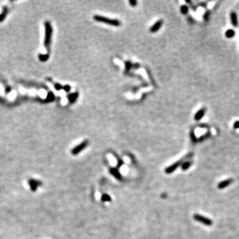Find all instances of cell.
Returning <instances> with one entry per match:
<instances>
[{
	"mask_svg": "<svg viewBox=\"0 0 239 239\" xmlns=\"http://www.w3.org/2000/svg\"><path fill=\"white\" fill-rule=\"evenodd\" d=\"M93 18L94 19L96 20V21L98 22L104 23L110 25H114V26H119V25H120L121 24L120 21L118 19H110V18L105 17L100 15H94Z\"/></svg>",
	"mask_w": 239,
	"mask_h": 239,
	"instance_id": "1",
	"label": "cell"
},
{
	"mask_svg": "<svg viewBox=\"0 0 239 239\" xmlns=\"http://www.w3.org/2000/svg\"><path fill=\"white\" fill-rule=\"evenodd\" d=\"M193 218L195 220H197V221L201 222V223L204 225H207V226H211L213 224V222L211 221V220L204 217V216L196 214L193 216Z\"/></svg>",
	"mask_w": 239,
	"mask_h": 239,
	"instance_id": "2",
	"label": "cell"
},
{
	"mask_svg": "<svg viewBox=\"0 0 239 239\" xmlns=\"http://www.w3.org/2000/svg\"><path fill=\"white\" fill-rule=\"evenodd\" d=\"M50 35H51V27L49 23H47L46 24V39H45V45L49 47L50 44Z\"/></svg>",
	"mask_w": 239,
	"mask_h": 239,
	"instance_id": "3",
	"label": "cell"
},
{
	"mask_svg": "<svg viewBox=\"0 0 239 239\" xmlns=\"http://www.w3.org/2000/svg\"><path fill=\"white\" fill-rule=\"evenodd\" d=\"M88 144V142L87 141V140H86V141H84L83 142H82L81 144L78 145L76 148L73 149V150L72 151V153H73V154H75V155L77 154L78 153H79L80 151H81L84 148H86Z\"/></svg>",
	"mask_w": 239,
	"mask_h": 239,
	"instance_id": "4",
	"label": "cell"
},
{
	"mask_svg": "<svg viewBox=\"0 0 239 239\" xmlns=\"http://www.w3.org/2000/svg\"><path fill=\"white\" fill-rule=\"evenodd\" d=\"M233 183V179H226L224 181H222L218 184V188L220 189H222L226 188L227 187H228L229 185H230L231 183Z\"/></svg>",
	"mask_w": 239,
	"mask_h": 239,
	"instance_id": "5",
	"label": "cell"
},
{
	"mask_svg": "<svg viewBox=\"0 0 239 239\" xmlns=\"http://www.w3.org/2000/svg\"><path fill=\"white\" fill-rule=\"evenodd\" d=\"M162 24H163V21L162 20L157 21L156 22L154 25H153L152 27H151L150 31L152 32V33H154V32H156L157 31H158V30H159L161 28V27H162Z\"/></svg>",
	"mask_w": 239,
	"mask_h": 239,
	"instance_id": "6",
	"label": "cell"
},
{
	"mask_svg": "<svg viewBox=\"0 0 239 239\" xmlns=\"http://www.w3.org/2000/svg\"><path fill=\"white\" fill-rule=\"evenodd\" d=\"M205 112H206V109L204 108L200 109L195 115V120H200V119H201L204 116V114H205Z\"/></svg>",
	"mask_w": 239,
	"mask_h": 239,
	"instance_id": "7",
	"label": "cell"
},
{
	"mask_svg": "<svg viewBox=\"0 0 239 239\" xmlns=\"http://www.w3.org/2000/svg\"><path fill=\"white\" fill-rule=\"evenodd\" d=\"M181 164V162H176L174 164H173L171 166H169L168 168H167L166 169V172L167 173H172V172L174 171Z\"/></svg>",
	"mask_w": 239,
	"mask_h": 239,
	"instance_id": "8",
	"label": "cell"
},
{
	"mask_svg": "<svg viewBox=\"0 0 239 239\" xmlns=\"http://www.w3.org/2000/svg\"><path fill=\"white\" fill-rule=\"evenodd\" d=\"M231 23L233 25H234V27H236L238 25V19H237V15L235 12H231Z\"/></svg>",
	"mask_w": 239,
	"mask_h": 239,
	"instance_id": "9",
	"label": "cell"
},
{
	"mask_svg": "<svg viewBox=\"0 0 239 239\" xmlns=\"http://www.w3.org/2000/svg\"><path fill=\"white\" fill-rule=\"evenodd\" d=\"M234 35H235V31L233 29L227 30L226 33H225V35H226L227 38H232L234 36Z\"/></svg>",
	"mask_w": 239,
	"mask_h": 239,
	"instance_id": "10",
	"label": "cell"
},
{
	"mask_svg": "<svg viewBox=\"0 0 239 239\" xmlns=\"http://www.w3.org/2000/svg\"><path fill=\"white\" fill-rule=\"evenodd\" d=\"M191 163L190 162H187L184 163V164L182 165V169L183 170L188 169L191 166Z\"/></svg>",
	"mask_w": 239,
	"mask_h": 239,
	"instance_id": "11",
	"label": "cell"
},
{
	"mask_svg": "<svg viewBox=\"0 0 239 239\" xmlns=\"http://www.w3.org/2000/svg\"><path fill=\"white\" fill-rule=\"evenodd\" d=\"M181 12L185 14V13H187L188 11V8L186 6H182L181 8Z\"/></svg>",
	"mask_w": 239,
	"mask_h": 239,
	"instance_id": "12",
	"label": "cell"
},
{
	"mask_svg": "<svg viewBox=\"0 0 239 239\" xmlns=\"http://www.w3.org/2000/svg\"><path fill=\"white\" fill-rule=\"evenodd\" d=\"M233 126L234 128H236V129H238L239 128V121H236L234 123Z\"/></svg>",
	"mask_w": 239,
	"mask_h": 239,
	"instance_id": "13",
	"label": "cell"
},
{
	"mask_svg": "<svg viewBox=\"0 0 239 239\" xmlns=\"http://www.w3.org/2000/svg\"><path fill=\"white\" fill-rule=\"evenodd\" d=\"M130 3L131 4H132V5L133 6H134L135 5V4H136L137 2L135 1H130Z\"/></svg>",
	"mask_w": 239,
	"mask_h": 239,
	"instance_id": "14",
	"label": "cell"
}]
</instances>
